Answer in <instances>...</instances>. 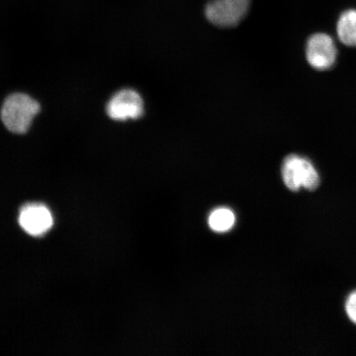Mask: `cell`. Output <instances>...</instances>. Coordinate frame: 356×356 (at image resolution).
<instances>
[{"label": "cell", "instance_id": "cell-1", "mask_svg": "<svg viewBox=\"0 0 356 356\" xmlns=\"http://www.w3.org/2000/svg\"><path fill=\"white\" fill-rule=\"evenodd\" d=\"M41 106L38 102L24 93H13L8 96L1 110L2 122L8 131L15 134H24Z\"/></svg>", "mask_w": 356, "mask_h": 356}, {"label": "cell", "instance_id": "cell-2", "mask_svg": "<svg viewBox=\"0 0 356 356\" xmlns=\"http://www.w3.org/2000/svg\"><path fill=\"white\" fill-rule=\"evenodd\" d=\"M282 177L289 190L298 191L301 188L314 191L318 188L320 177L314 164L308 159L291 154L284 159Z\"/></svg>", "mask_w": 356, "mask_h": 356}, {"label": "cell", "instance_id": "cell-3", "mask_svg": "<svg viewBox=\"0 0 356 356\" xmlns=\"http://www.w3.org/2000/svg\"><path fill=\"white\" fill-rule=\"evenodd\" d=\"M251 0H210L206 16L212 24L220 28H233L240 24L250 7Z\"/></svg>", "mask_w": 356, "mask_h": 356}, {"label": "cell", "instance_id": "cell-4", "mask_svg": "<svg viewBox=\"0 0 356 356\" xmlns=\"http://www.w3.org/2000/svg\"><path fill=\"white\" fill-rule=\"evenodd\" d=\"M106 113L115 121L138 119L144 113V102L132 89H123L111 97L106 105Z\"/></svg>", "mask_w": 356, "mask_h": 356}, {"label": "cell", "instance_id": "cell-5", "mask_svg": "<svg viewBox=\"0 0 356 356\" xmlns=\"http://www.w3.org/2000/svg\"><path fill=\"white\" fill-rule=\"evenodd\" d=\"M337 54L333 39L326 33H316L307 43V60L316 70H327L332 68L335 64Z\"/></svg>", "mask_w": 356, "mask_h": 356}, {"label": "cell", "instance_id": "cell-6", "mask_svg": "<svg viewBox=\"0 0 356 356\" xmlns=\"http://www.w3.org/2000/svg\"><path fill=\"white\" fill-rule=\"evenodd\" d=\"M19 220L25 232L33 236L46 234L53 225L51 211L42 204H26L20 211Z\"/></svg>", "mask_w": 356, "mask_h": 356}, {"label": "cell", "instance_id": "cell-7", "mask_svg": "<svg viewBox=\"0 0 356 356\" xmlns=\"http://www.w3.org/2000/svg\"><path fill=\"white\" fill-rule=\"evenodd\" d=\"M337 34L340 41L348 47H356V10L341 13L337 22Z\"/></svg>", "mask_w": 356, "mask_h": 356}, {"label": "cell", "instance_id": "cell-8", "mask_svg": "<svg viewBox=\"0 0 356 356\" xmlns=\"http://www.w3.org/2000/svg\"><path fill=\"white\" fill-rule=\"evenodd\" d=\"M234 222V213L226 208L217 209L209 218V225L216 232H227L233 228Z\"/></svg>", "mask_w": 356, "mask_h": 356}, {"label": "cell", "instance_id": "cell-9", "mask_svg": "<svg viewBox=\"0 0 356 356\" xmlns=\"http://www.w3.org/2000/svg\"><path fill=\"white\" fill-rule=\"evenodd\" d=\"M346 311L349 318L356 324V291L351 293L346 302Z\"/></svg>", "mask_w": 356, "mask_h": 356}]
</instances>
